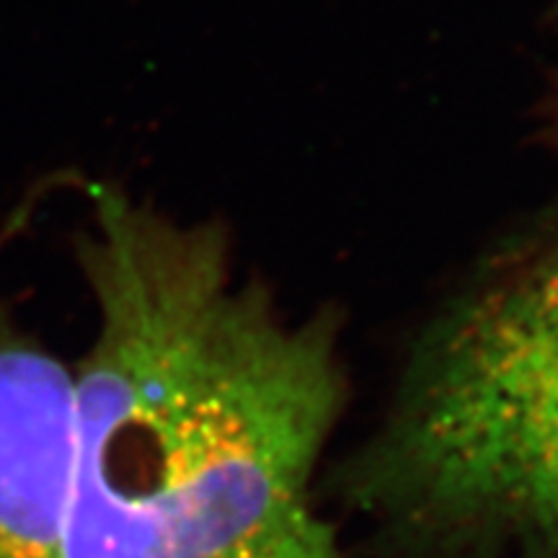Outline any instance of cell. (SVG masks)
I'll return each mask as SVG.
<instances>
[{
	"mask_svg": "<svg viewBox=\"0 0 558 558\" xmlns=\"http://www.w3.org/2000/svg\"><path fill=\"white\" fill-rule=\"evenodd\" d=\"M73 448V369L0 303V558H65Z\"/></svg>",
	"mask_w": 558,
	"mask_h": 558,
	"instance_id": "3",
	"label": "cell"
},
{
	"mask_svg": "<svg viewBox=\"0 0 558 558\" xmlns=\"http://www.w3.org/2000/svg\"><path fill=\"white\" fill-rule=\"evenodd\" d=\"M65 558H339L316 478L347 399L329 313L239 282L220 228L96 186Z\"/></svg>",
	"mask_w": 558,
	"mask_h": 558,
	"instance_id": "1",
	"label": "cell"
},
{
	"mask_svg": "<svg viewBox=\"0 0 558 558\" xmlns=\"http://www.w3.org/2000/svg\"><path fill=\"white\" fill-rule=\"evenodd\" d=\"M344 499L393 558H558V248L432 324Z\"/></svg>",
	"mask_w": 558,
	"mask_h": 558,
	"instance_id": "2",
	"label": "cell"
}]
</instances>
